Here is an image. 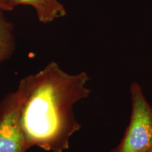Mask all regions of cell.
I'll return each instance as SVG.
<instances>
[{
	"instance_id": "obj_1",
	"label": "cell",
	"mask_w": 152,
	"mask_h": 152,
	"mask_svg": "<svg viewBox=\"0 0 152 152\" xmlns=\"http://www.w3.org/2000/svg\"><path fill=\"white\" fill-rule=\"evenodd\" d=\"M85 72L69 74L56 62L20 80L19 123L30 147L64 152L70 139L80 130L74 106L91 93Z\"/></svg>"
},
{
	"instance_id": "obj_2",
	"label": "cell",
	"mask_w": 152,
	"mask_h": 152,
	"mask_svg": "<svg viewBox=\"0 0 152 152\" xmlns=\"http://www.w3.org/2000/svg\"><path fill=\"white\" fill-rule=\"evenodd\" d=\"M132 111L122 140L110 152H148L152 148V106L137 82L130 86Z\"/></svg>"
},
{
	"instance_id": "obj_3",
	"label": "cell",
	"mask_w": 152,
	"mask_h": 152,
	"mask_svg": "<svg viewBox=\"0 0 152 152\" xmlns=\"http://www.w3.org/2000/svg\"><path fill=\"white\" fill-rule=\"evenodd\" d=\"M19 106L17 90L0 102V152H26L30 148L19 123Z\"/></svg>"
},
{
	"instance_id": "obj_4",
	"label": "cell",
	"mask_w": 152,
	"mask_h": 152,
	"mask_svg": "<svg viewBox=\"0 0 152 152\" xmlns=\"http://www.w3.org/2000/svg\"><path fill=\"white\" fill-rule=\"evenodd\" d=\"M7 11L19 5L30 6L35 9L39 21L49 23L66 14L64 5L58 0H1Z\"/></svg>"
},
{
	"instance_id": "obj_5",
	"label": "cell",
	"mask_w": 152,
	"mask_h": 152,
	"mask_svg": "<svg viewBox=\"0 0 152 152\" xmlns=\"http://www.w3.org/2000/svg\"><path fill=\"white\" fill-rule=\"evenodd\" d=\"M16 42L14 35V26L6 18L4 11L0 9V64L14 54Z\"/></svg>"
},
{
	"instance_id": "obj_6",
	"label": "cell",
	"mask_w": 152,
	"mask_h": 152,
	"mask_svg": "<svg viewBox=\"0 0 152 152\" xmlns=\"http://www.w3.org/2000/svg\"><path fill=\"white\" fill-rule=\"evenodd\" d=\"M0 9H1V10H3L4 11H7V8H6L5 5L4 4L1 0H0Z\"/></svg>"
},
{
	"instance_id": "obj_7",
	"label": "cell",
	"mask_w": 152,
	"mask_h": 152,
	"mask_svg": "<svg viewBox=\"0 0 152 152\" xmlns=\"http://www.w3.org/2000/svg\"><path fill=\"white\" fill-rule=\"evenodd\" d=\"M148 152H152V148H151V149H150V150H149V151H148Z\"/></svg>"
}]
</instances>
